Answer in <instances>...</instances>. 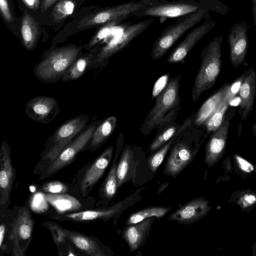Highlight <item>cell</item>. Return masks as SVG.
Instances as JSON below:
<instances>
[{
	"instance_id": "cell-1",
	"label": "cell",
	"mask_w": 256,
	"mask_h": 256,
	"mask_svg": "<svg viewBox=\"0 0 256 256\" xmlns=\"http://www.w3.org/2000/svg\"><path fill=\"white\" fill-rule=\"evenodd\" d=\"M89 120L88 114H80L60 124L45 143L33 173L40 174L46 169L64 148L86 127Z\"/></svg>"
},
{
	"instance_id": "cell-2",
	"label": "cell",
	"mask_w": 256,
	"mask_h": 256,
	"mask_svg": "<svg viewBox=\"0 0 256 256\" xmlns=\"http://www.w3.org/2000/svg\"><path fill=\"white\" fill-rule=\"evenodd\" d=\"M82 47L70 45L53 50L44 56L34 70L35 76L45 83H54L62 78L80 55Z\"/></svg>"
},
{
	"instance_id": "cell-3",
	"label": "cell",
	"mask_w": 256,
	"mask_h": 256,
	"mask_svg": "<svg viewBox=\"0 0 256 256\" xmlns=\"http://www.w3.org/2000/svg\"><path fill=\"white\" fill-rule=\"evenodd\" d=\"M222 41V35L215 36L202 51L200 67L192 91L194 102H196L204 92L214 86L220 72Z\"/></svg>"
},
{
	"instance_id": "cell-4",
	"label": "cell",
	"mask_w": 256,
	"mask_h": 256,
	"mask_svg": "<svg viewBox=\"0 0 256 256\" xmlns=\"http://www.w3.org/2000/svg\"><path fill=\"white\" fill-rule=\"evenodd\" d=\"M208 10L204 8L184 16L176 23L166 28L153 44L151 56L153 60L162 58L188 30L203 19L210 20Z\"/></svg>"
},
{
	"instance_id": "cell-5",
	"label": "cell",
	"mask_w": 256,
	"mask_h": 256,
	"mask_svg": "<svg viewBox=\"0 0 256 256\" xmlns=\"http://www.w3.org/2000/svg\"><path fill=\"white\" fill-rule=\"evenodd\" d=\"M142 190L143 188L138 190L134 193L107 208L70 212L52 216V218L60 222L70 221L75 222L95 220L108 222L112 218L116 220L124 210L141 199L140 192Z\"/></svg>"
},
{
	"instance_id": "cell-6",
	"label": "cell",
	"mask_w": 256,
	"mask_h": 256,
	"mask_svg": "<svg viewBox=\"0 0 256 256\" xmlns=\"http://www.w3.org/2000/svg\"><path fill=\"white\" fill-rule=\"evenodd\" d=\"M180 75L172 78L164 90L158 96L155 104L150 110L141 131L148 134L156 128L170 110L179 105L180 97L179 96Z\"/></svg>"
},
{
	"instance_id": "cell-7",
	"label": "cell",
	"mask_w": 256,
	"mask_h": 256,
	"mask_svg": "<svg viewBox=\"0 0 256 256\" xmlns=\"http://www.w3.org/2000/svg\"><path fill=\"white\" fill-rule=\"evenodd\" d=\"M144 3L134 16L159 17L162 24L167 18L181 17L202 8H206L196 0H160Z\"/></svg>"
},
{
	"instance_id": "cell-8",
	"label": "cell",
	"mask_w": 256,
	"mask_h": 256,
	"mask_svg": "<svg viewBox=\"0 0 256 256\" xmlns=\"http://www.w3.org/2000/svg\"><path fill=\"white\" fill-rule=\"evenodd\" d=\"M154 22L150 18L134 24H130L119 34L97 50L90 68L105 66L109 59L130 44L136 38L145 31Z\"/></svg>"
},
{
	"instance_id": "cell-9",
	"label": "cell",
	"mask_w": 256,
	"mask_h": 256,
	"mask_svg": "<svg viewBox=\"0 0 256 256\" xmlns=\"http://www.w3.org/2000/svg\"><path fill=\"white\" fill-rule=\"evenodd\" d=\"M102 121L98 120L87 125L64 148L50 166L39 174L40 178L44 180L50 177L72 163L77 155L82 152L95 129Z\"/></svg>"
},
{
	"instance_id": "cell-10",
	"label": "cell",
	"mask_w": 256,
	"mask_h": 256,
	"mask_svg": "<svg viewBox=\"0 0 256 256\" xmlns=\"http://www.w3.org/2000/svg\"><path fill=\"white\" fill-rule=\"evenodd\" d=\"M34 220L26 206L18 208L10 224L8 238L12 242V254L24 256L32 240Z\"/></svg>"
},
{
	"instance_id": "cell-11",
	"label": "cell",
	"mask_w": 256,
	"mask_h": 256,
	"mask_svg": "<svg viewBox=\"0 0 256 256\" xmlns=\"http://www.w3.org/2000/svg\"><path fill=\"white\" fill-rule=\"evenodd\" d=\"M144 4L143 1L139 0L105 8L82 19L78 28L103 26L112 22L122 23L129 17L134 16Z\"/></svg>"
},
{
	"instance_id": "cell-12",
	"label": "cell",
	"mask_w": 256,
	"mask_h": 256,
	"mask_svg": "<svg viewBox=\"0 0 256 256\" xmlns=\"http://www.w3.org/2000/svg\"><path fill=\"white\" fill-rule=\"evenodd\" d=\"M114 147L110 146L105 149L90 164V162L84 168V174L77 182L80 196L86 198L94 186L103 176L110 162Z\"/></svg>"
},
{
	"instance_id": "cell-13",
	"label": "cell",
	"mask_w": 256,
	"mask_h": 256,
	"mask_svg": "<svg viewBox=\"0 0 256 256\" xmlns=\"http://www.w3.org/2000/svg\"><path fill=\"white\" fill-rule=\"evenodd\" d=\"M12 149L6 140L2 142L0 149V206H8L10 193L16 177V170L11 160Z\"/></svg>"
},
{
	"instance_id": "cell-14",
	"label": "cell",
	"mask_w": 256,
	"mask_h": 256,
	"mask_svg": "<svg viewBox=\"0 0 256 256\" xmlns=\"http://www.w3.org/2000/svg\"><path fill=\"white\" fill-rule=\"evenodd\" d=\"M60 108L56 99L53 97L40 96L30 99L26 104L27 116L34 122L48 124L60 112Z\"/></svg>"
},
{
	"instance_id": "cell-15",
	"label": "cell",
	"mask_w": 256,
	"mask_h": 256,
	"mask_svg": "<svg viewBox=\"0 0 256 256\" xmlns=\"http://www.w3.org/2000/svg\"><path fill=\"white\" fill-rule=\"evenodd\" d=\"M216 26V22L207 20L199 26L191 30L184 38L174 49L167 59L168 63L182 61L192 49Z\"/></svg>"
},
{
	"instance_id": "cell-16",
	"label": "cell",
	"mask_w": 256,
	"mask_h": 256,
	"mask_svg": "<svg viewBox=\"0 0 256 256\" xmlns=\"http://www.w3.org/2000/svg\"><path fill=\"white\" fill-rule=\"evenodd\" d=\"M248 30L244 22L236 23L230 29L228 41L230 59L234 67L243 63L245 59L248 46Z\"/></svg>"
},
{
	"instance_id": "cell-17",
	"label": "cell",
	"mask_w": 256,
	"mask_h": 256,
	"mask_svg": "<svg viewBox=\"0 0 256 256\" xmlns=\"http://www.w3.org/2000/svg\"><path fill=\"white\" fill-rule=\"evenodd\" d=\"M194 151L186 142H179L172 148L164 166V173L176 177L192 161Z\"/></svg>"
},
{
	"instance_id": "cell-18",
	"label": "cell",
	"mask_w": 256,
	"mask_h": 256,
	"mask_svg": "<svg viewBox=\"0 0 256 256\" xmlns=\"http://www.w3.org/2000/svg\"><path fill=\"white\" fill-rule=\"evenodd\" d=\"M240 98L238 112L242 120H246L253 110L256 95V72L250 68L243 74L238 90Z\"/></svg>"
},
{
	"instance_id": "cell-19",
	"label": "cell",
	"mask_w": 256,
	"mask_h": 256,
	"mask_svg": "<svg viewBox=\"0 0 256 256\" xmlns=\"http://www.w3.org/2000/svg\"><path fill=\"white\" fill-rule=\"evenodd\" d=\"M207 210L206 202L200 198L192 200L172 214L170 220H174L178 224H190L204 216Z\"/></svg>"
},
{
	"instance_id": "cell-20",
	"label": "cell",
	"mask_w": 256,
	"mask_h": 256,
	"mask_svg": "<svg viewBox=\"0 0 256 256\" xmlns=\"http://www.w3.org/2000/svg\"><path fill=\"white\" fill-rule=\"evenodd\" d=\"M152 217L124 228L122 237L132 252L136 251L144 244L154 220Z\"/></svg>"
},
{
	"instance_id": "cell-21",
	"label": "cell",
	"mask_w": 256,
	"mask_h": 256,
	"mask_svg": "<svg viewBox=\"0 0 256 256\" xmlns=\"http://www.w3.org/2000/svg\"><path fill=\"white\" fill-rule=\"evenodd\" d=\"M67 239L77 248L90 256L109 255L103 244L93 236H88L65 228Z\"/></svg>"
},
{
	"instance_id": "cell-22",
	"label": "cell",
	"mask_w": 256,
	"mask_h": 256,
	"mask_svg": "<svg viewBox=\"0 0 256 256\" xmlns=\"http://www.w3.org/2000/svg\"><path fill=\"white\" fill-rule=\"evenodd\" d=\"M243 74L234 84H230L227 92L216 109L203 124L208 132H212L222 124L230 102L239 90Z\"/></svg>"
},
{
	"instance_id": "cell-23",
	"label": "cell",
	"mask_w": 256,
	"mask_h": 256,
	"mask_svg": "<svg viewBox=\"0 0 256 256\" xmlns=\"http://www.w3.org/2000/svg\"><path fill=\"white\" fill-rule=\"evenodd\" d=\"M117 119L112 116L102 120L95 129L82 152H94L100 148L110 138L116 126Z\"/></svg>"
},
{
	"instance_id": "cell-24",
	"label": "cell",
	"mask_w": 256,
	"mask_h": 256,
	"mask_svg": "<svg viewBox=\"0 0 256 256\" xmlns=\"http://www.w3.org/2000/svg\"><path fill=\"white\" fill-rule=\"evenodd\" d=\"M231 120L229 115L224 116L220 126L212 132L206 146V158L210 160L220 154L224 149Z\"/></svg>"
},
{
	"instance_id": "cell-25",
	"label": "cell",
	"mask_w": 256,
	"mask_h": 256,
	"mask_svg": "<svg viewBox=\"0 0 256 256\" xmlns=\"http://www.w3.org/2000/svg\"><path fill=\"white\" fill-rule=\"evenodd\" d=\"M230 84L225 82L200 106L194 118L196 126H200L212 114L226 96Z\"/></svg>"
},
{
	"instance_id": "cell-26",
	"label": "cell",
	"mask_w": 256,
	"mask_h": 256,
	"mask_svg": "<svg viewBox=\"0 0 256 256\" xmlns=\"http://www.w3.org/2000/svg\"><path fill=\"white\" fill-rule=\"evenodd\" d=\"M48 203L60 214L70 212H79L82 206L74 197L66 194H48L43 192Z\"/></svg>"
},
{
	"instance_id": "cell-27",
	"label": "cell",
	"mask_w": 256,
	"mask_h": 256,
	"mask_svg": "<svg viewBox=\"0 0 256 256\" xmlns=\"http://www.w3.org/2000/svg\"><path fill=\"white\" fill-rule=\"evenodd\" d=\"M21 33L24 47L29 50H33L39 36V26L34 18L26 12L22 20Z\"/></svg>"
},
{
	"instance_id": "cell-28",
	"label": "cell",
	"mask_w": 256,
	"mask_h": 256,
	"mask_svg": "<svg viewBox=\"0 0 256 256\" xmlns=\"http://www.w3.org/2000/svg\"><path fill=\"white\" fill-rule=\"evenodd\" d=\"M134 152L129 146H125L122 150L117 166V182L119 188L124 183L130 180L134 174L132 168Z\"/></svg>"
},
{
	"instance_id": "cell-29",
	"label": "cell",
	"mask_w": 256,
	"mask_h": 256,
	"mask_svg": "<svg viewBox=\"0 0 256 256\" xmlns=\"http://www.w3.org/2000/svg\"><path fill=\"white\" fill-rule=\"evenodd\" d=\"M96 52L93 50L86 55L80 54L64 73L62 80L66 82L80 78L90 68Z\"/></svg>"
},
{
	"instance_id": "cell-30",
	"label": "cell",
	"mask_w": 256,
	"mask_h": 256,
	"mask_svg": "<svg viewBox=\"0 0 256 256\" xmlns=\"http://www.w3.org/2000/svg\"><path fill=\"white\" fill-rule=\"evenodd\" d=\"M117 146L116 152L109 172L105 179L100 192V197L107 200H110L116 195L118 188L117 182V160L118 155Z\"/></svg>"
},
{
	"instance_id": "cell-31",
	"label": "cell",
	"mask_w": 256,
	"mask_h": 256,
	"mask_svg": "<svg viewBox=\"0 0 256 256\" xmlns=\"http://www.w3.org/2000/svg\"><path fill=\"white\" fill-rule=\"evenodd\" d=\"M180 126L172 122L158 125L156 135L150 146V151L154 152L166 144L174 137Z\"/></svg>"
},
{
	"instance_id": "cell-32",
	"label": "cell",
	"mask_w": 256,
	"mask_h": 256,
	"mask_svg": "<svg viewBox=\"0 0 256 256\" xmlns=\"http://www.w3.org/2000/svg\"><path fill=\"white\" fill-rule=\"evenodd\" d=\"M170 207L150 206L130 214L127 219V226L135 224L145 220L155 217L158 218L164 216L170 210Z\"/></svg>"
},
{
	"instance_id": "cell-33",
	"label": "cell",
	"mask_w": 256,
	"mask_h": 256,
	"mask_svg": "<svg viewBox=\"0 0 256 256\" xmlns=\"http://www.w3.org/2000/svg\"><path fill=\"white\" fill-rule=\"evenodd\" d=\"M42 226L50 232L52 239L58 249L66 244V237L65 228L52 221H46L42 224Z\"/></svg>"
},
{
	"instance_id": "cell-34",
	"label": "cell",
	"mask_w": 256,
	"mask_h": 256,
	"mask_svg": "<svg viewBox=\"0 0 256 256\" xmlns=\"http://www.w3.org/2000/svg\"><path fill=\"white\" fill-rule=\"evenodd\" d=\"M74 9V2L70 0L60 1L54 6L52 12L53 19L59 22L71 14Z\"/></svg>"
},
{
	"instance_id": "cell-35",
	"label": "cell",
	"mask_w": 256,
	"mask_h": 256,
	"mask_svg": "<svg viewBox=\"0 0 256 256\" xmlns=\"http://www.w3.org/2000/svg\"><path fill=\"white\" fill-rule=\"evenodd\" d=\"M174 140V137L149 158L148 164L152 172H155L156 171L172 144Z\"/></svg>"
},
{
	"instance_id": "cell-36",
	"label": "cell",
	"mask_w": 256,
	"mask_h": 256,
	"mask_svg": "<svg viewBox=\"0 0 256 256\" xmlns=\"http://www.w3.org/2000/svg\"><path fill=\"white\" fill-rule=\"evenodd\" d=\"M120 24L121 22H112L103 25L86 46V48L90 50L94 46L102 39L110 34L113 29Z\"/></svg>"
},
{
	"instance_id": "cell-37",
	"label": "cell",
	"mask_w": 256,
	"mask_h": 256,
	"mask_svg": "<svg viewBox=\"0 0 256 256\" xmlns=\"http://www.w3.org/2000/svg\"><path fill=\"white\" fill-rule=\"evenodd\" d=\"M69 190L68 184L59 180L47 182L40 188V192L48 194H66Z\"/></svg>"
},
{
	"instance_id": "cell-38",
	"label": "cell",
	"mask_w": 256,
	"mask_h": 256,
	"mask_svg": "<svg viewBox=\"0 0 256 256\" xmlns=\"http://www.w3.org/2000/svg\"><path fill=\"white\" fill-rule=\"evenodd\" d=\"M48 202L45 198L44 193L38 192L32 195L30 200V207L35 212H44L48 208Z\"/></svg>"
},
{
	"instance_id": "cell-39",
	"label": "cell",
	"mask_w": 256,
	"mask_h": 256,
	"mask_svg": "<svg viewBox=\"0 0 256 256\" xmlns=\"http://www.w3.org/2000/svg\"><path fill=\"white\" fill-rule=\"evenodd\" d=\"M144 2H148L151 1L160 0H140ZM202 4L208 10H212L216 12L222 14H224L228 12V8L224 4H222L219 0H196Z\"/></svg>"
},
{
	"instance_id": "cell-40",
	"label": "cell",
	"mask_w": 256,
	"mask_h": 256,
	"mask_svg": "<svg viewBox=\"0 0 256 256\" xmlns=\"http://www.w3.org/2000/svg\"><path fill=\"white\" fill-rule=\"evenodd\" d=\"M0 9L4 20L8 22H12L14 18L10 10L7 0H0Z\"/></svg>"
},
{
	"instance_id": "cell-41",
	"label": "cell",
	"mask_w": 256,
	"mask_h": 256,
	"mask_svg": "<svg viewBox=\"0 0 256 256\" xmlns=\"http://www.w3.org/2000/svg\"><path fill=\"white\" fill-rule=\"evenodd\" d=\"M236 157L242 170L247 172H250L253 170L254 166L252 164L240 156H236Z\"/></svg>"
},
{
	"instance_id": "cell-42",
	"label": "cell",
	"mask_w": 256,
	"mask_h": 256,
	"mask_svg": "<svg viewBox=\"0 0 256 256\" xmlns=\"http://www.w3.org/2000/svg\"><path fill=\"white\" fill-rule=\"evenodd\" d=\"M26 6L32 10H37L40 6V0H22Z\"/></svg>"
},
{
	"instance_id": "cell-43",
	"label": "cell",
	"mask_w": 256,
	"mask_h": 256,
	"mask_svg": "<svg viewBox=\"0 0 256 256\" xmlns=\"http://www.w3.org/2000/svg\"><path fill=\"white\" fill-rule=\"evenodd\" d=\"M58 0H42L40 8L42 12H44L54 4Z\"/></svg>"
},
{
	"instance_id": "cell-44",
	"label": "cell",
	"mask_w": 256,
	"mask_h": 256,
	"mask_svg": "<svg viewBox=\"0 0 256 256\" xmlns=\"http://www.w3.org/2000/svg\"><path fill=\"white\" fill-rule=\"evenodd\" d=\"M6 226L4 222L1 223L0 226V248L1 249L3 246L4 239L6 232Z\"/></svg>"
},
{
	"instance_id": "cell-45",
	"label": "cell",
	"mask_w": 256,
	"mask_h": 256,
	"mask_svg": "<svg viewBox=\"0 0 256 256\" xmlns=\"http://www.w3.org/2000/svg\"><path fill=\"white\" fill-rule=\"evenodd\" d=\"M252 2V12L254 19V24L256 26V0H251Z\"/></svg>"
},
{
	"instance_id": "cell-46",
	"label": "cell",
	"mask_w": 256,
	"mask_h": 256,
	"mask_svg": "<svg viewBox=\"0 0 256 256\" xmlns=\"http://www.w3.org/2000/svg\"><path fill=\"white\" fill-rule=\"evenodd\" d=\"M244 200L250 204H253L256 201V198L254 195H248L244 196Z\"/></svg>"
},
{
	"instance_id": "cell-47",
	"label": "cell",
	"mask_w": 256,
	"mask_h": 256,
	"mask_svg": "<svg viewBox=\"0 0 256 256\" xmlns=\"http://www.w3.org/2000/svg\"><path fill=\"white\" fill-rule=\"evenodd\" d=\"M168 183H164V184H162L158 190V194H160V192H162L166 188V186H168Z\"/></svg>"
},
{
	"instance_id": "cell-48",
	"label": "cell",
	"mask_w": 256,
	"mask_h": 256,
	"mask_svg": "<svg viewBox=\"0 0 256 256\" xmlns=\"http://www.w3.org/2000/svg\"><path fill=\"white\" fill-rule=\"evenodd\" d=\"M252 132L254 135L256 136V122L252 127Z\"/></svg>"
}]
</instances>
